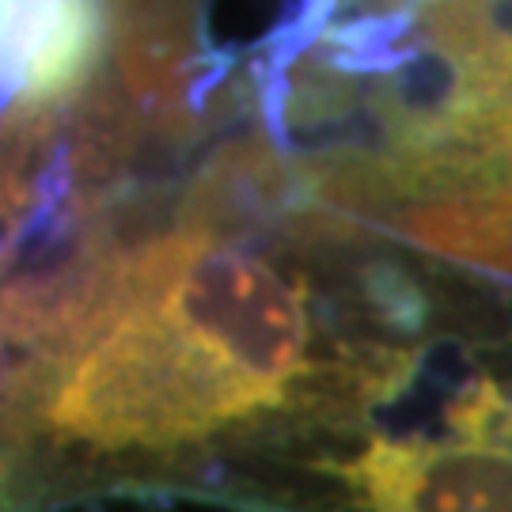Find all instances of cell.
<instances>
[{"label":"cell","mask_w":512,"mask_h":512,"mask_svg":"<svg viewBox=\"0 0 512 512\" xmlns=\"http://www.w3.org/2000/svg\"><path fill=\"white\" fill-rule=\"evenodd\" d=\"M262 239L171 220L133 247L107 319L42 365L19 425V490L50 494L84 475H141L353 414L387 395L406 353L353 342L330 323L300 236Z\"/></svg>","instance_id":"cell-1"},{"label":"cell","mask_w":512,"mask_h":512,"mask_svg":"<svg viewBox=\"0 0 512 512\" xmlns=\"http://www.w3.org/2000/svg\"><path fill=\"white\" fill-rule=\"evenodd\" d=\"M353 512H512V391L475 380L444 433L368 437L327 467Z\"/></svg>","instance_id":"cell-2"},{"label":"cell","mask_w":512,"mask_h":512,"mask_svg":"<svg viewBox=\"0 0 512 512\" xmlns=\"http://www.w3.org/2000/svg\"><path fill=\"white\" fill-rule=\"evenodd\" d=\"M110 0H0V107L69 103L107 73Z\"/></svg>","instance_id":"cell-3"},{"label":"cell","mask_w":512,"mask_h":512,"mask_svg":"<svg viewBox=\"0 0 512 512\" xmlns=\"http://www.w3.org/2000/svg\"><path fill=\"white\" fill-rule=\"evenodd\" d=\"M387 232L429 255L512 277V179L399 205Z\"/></svg>","instance_id":"cell-4"}]
</instances>
